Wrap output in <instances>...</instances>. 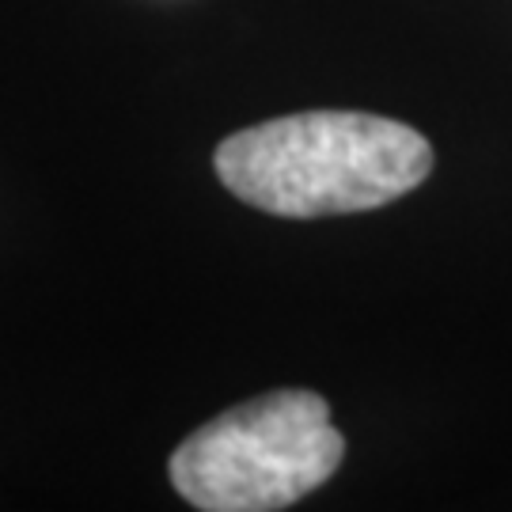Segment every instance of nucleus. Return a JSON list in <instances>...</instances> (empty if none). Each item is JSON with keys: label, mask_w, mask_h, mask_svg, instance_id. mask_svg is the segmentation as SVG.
Returning a JSON list of instances; mask_svg holds the SVG:
<instances>
[{"label": "nucleus", "mask_w": 512, "mask_h": 512, "mask_svg": "<svg viewBox=\"0 0 512 512\" xmlns=\"http://www.w3.org/2000/svg\"><path fill=\"white\" fill-rule=\"evenodd\" d=\"M217 179L270 217L315 220L399 202L433 171V145L414 126L365 110H304L228 133Z\"/></svg>", "instance_id": "obj_1"}, {"label": "nucleus", "mask_w": 512, "mask_h": 512, "mask_svg": "<svg viewBox=\"0 0 512 512\" xmlns=\"http://www.w3.org/2000/svg\"><path fill=\"white\" fill-rule=\"evenodd\" d=\"M346 456L315 391L281 387L232 406L171 452L167 475L202 512H274L319 490Z\"/></svg>", "instance_id": "obj_2"}]
</instances>
